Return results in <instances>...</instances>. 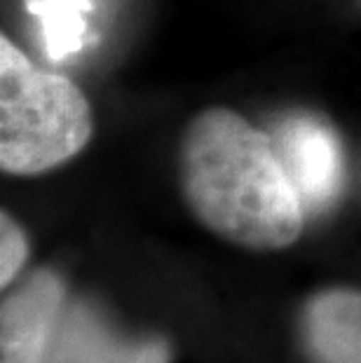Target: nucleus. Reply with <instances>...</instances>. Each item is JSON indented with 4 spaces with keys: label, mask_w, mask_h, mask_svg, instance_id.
<instances>
[{
    "label": "nucleus",
    "mask_w": 361,
    "mask_h": 363,
    "mask_svg": "<svg viewBox=\"0 0 361 363\" xmlns=\"http://www.w3.org/2000/svg\"><path fill=\"white\" fill-rule=\"evenodd\" d=\"M303 335L317 363H361V291L314 293L303 312Z\"/></svg>",
    "instance_id": "nucleus-6"
},
{
    "label": "nucleus",
    "mask_w": 361,
    "mask_h": 363,
    "mask_svg": "<svg viewBox=\"0 0 361 363\" xmlns=\"http://www.w3.org/2000/svg\"><path fill=\"white\" fill-rule=\"evenodd\" d=\"M91 0H26V7L40 19L45 52L50 59L64 61L80 52L87 33L82 14L89 10Z\"/></svg>",
    "instance_id": "nucleus-7"
},
{
    "label": "nucleus",
    "mask_w": 361,
    "mask_h": 363,
    "mask_svg": "<svg viewBox=\"0 0 361 363\" xmlns=\"http://www.w3.org/2000/svg\"><path fill=\"white\" fill-rule=\"evenodd\" d=\"M94 115L66 75L35 66L10 38H0V169L40 176L87 148Z\"/></svg>",
    "instance_id": "nucleus-2"
},
{
    "label": "nucleus",
    "mask_w": 361,
    "mask_h": 363,
    "mask_svg": "<svg viewBox=\"0 0 361 363\" xmlns=\"http://www.w3.org/2000/svg\"><path fill=\"white\" fill-rule=\"evenodd\" d=\"M28 256V239L10 213H0V286L7 289L21 272Z\"/></svg>",
    "instance_id": "nucleus-8"
},
{
    "label": "nucleus",
    "mask_w": 361,
    "mask_h": 363,
    "mask_svg": "<svg viewBox=\"0 0 361 363\" xmlns=\"http://www.w3.org/2000/svg\"><path fill=\"white\" fill-rule=\"evenodd\" d=\"M274 148L296 185L305 213H319L343 188L345 162L335 131L317 115H287L274 129Z\"/></svg>",
    "instance_id": "nucleus-3"
},
{
    "label": "nucleus",
    "mask_w": 361,
    "mask_h": 363,
    "mask_svg": "<svg viewBox=\"0 0 361 363\" xmlns=\"http://www.w3.org/2000/svg\"><path fill=\"white\" fill-rule=\"evenodd\" d=\"M176 169L188 208L226 242L279 251L303 235L305 206L272 136L240 113L223 106L199 111L181 134Z\"/></svg>",
    "instance_id": "nucleus-1"
},
{
    "label": "nucleus",
    "mask_w": 361,
    "mask_h": 363,
    "mask_svg": "<svg viewBox=\"0 0 361 363\" xmlns=\"http://www.w3.org/2000/svg\"><path fill=\"white\" fill-rule=\"evenodd\" d=\"M64 284L52 269H35L0 305V363H45L64 314Z\"/></svg>",
    "instance_id": "nucleus-4"
},
{
    "label": "nucleus",
    "mask_w": 361,
    "mask_h": 363,
    "mask_svg": "<svg viewBox=\"0 0 361 363\" xmlns=\"http://www.w3.org/2000/svg\"><path fill=\"white\" fill-rule=\"evenodd\" d=\"M45 363H169L162 340L120 337L84 305L64 307Z\"/></svg>",
    "instance_id": "nucleus-5"
}]
</instances>
